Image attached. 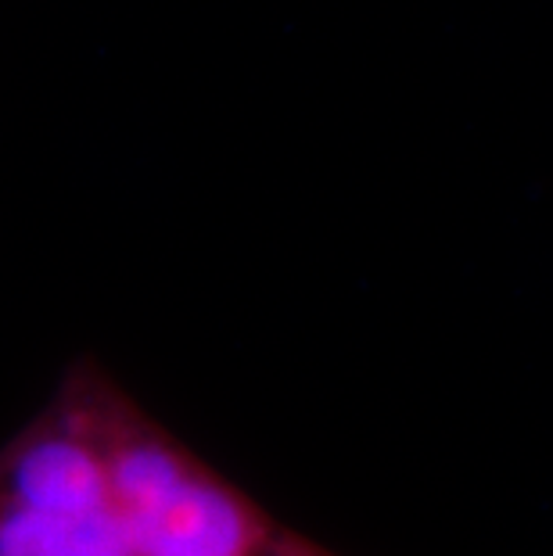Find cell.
<instances>
[{"label":"cell","instance_id":"cell-1","mask_svg":"<svg viewBox=\"0 0 553 556\" xmlns=\"http://www.w3.org/2000/svg\"><path fill=\"white\" fill-rule=\"evenodd\" d=\"M101 428L137 556H341L223 478L112 374L101 384Z\"/></svg>","mask_w":553,"mask_h":556},{"label":"cell","instance_id":"cell-2","mask_svg":"<svg viewBox=\"0 0 553 556\" xmlns=\"http://www.w3.org/2000/svg\"><path fill=\"white\" fill-rule=\"evenodd\" d=\"M98 359H76L29 424L0 445V556H137L101 428Z\"/></svg>","mask_w":553,"mask_h":556}]
</instances>
